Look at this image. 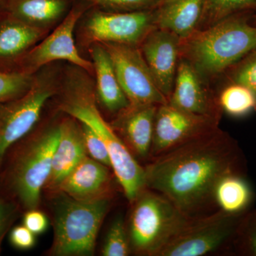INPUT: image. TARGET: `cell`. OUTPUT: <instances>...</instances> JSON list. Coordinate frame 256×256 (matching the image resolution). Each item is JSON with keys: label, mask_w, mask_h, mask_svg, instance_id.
Wrapping results in <instances>:
<instances>
[{"label": "cell", "mask_w": 256, "mask_h": 256, "mask_svg": "<svg viewBox=\"0 0 256 256\" xmlns=\"http://www.w3.org/2000/svg\"><path fill=\"white\" fill-rule=\"evenodd\" d=\"M144 172L146 188L194 218L213 212L218 182L245 176L246 161L238 142L218 127L152 158Z\"/></svg>", "instance_id": "1"}, {"label": "cell", "mask_w": 256, "mask_h": 256, "mask_svg": "<svg viewBox=\"0 0 256 256\" xmlns=\"http://www.w3.org/2000/svg\"><path fill=\"white\" fill-rule=\"evenodd\" d=\"M82 73H72L67 78L58 100V109L80 124H86L104 142L111 168L130 203L146 188L144 166L138 162L97 106L95 86Z\"/></svg>", "instance_id": "2"}, {"label": "cell", "mask_w": 256, "mask_h": 256, "mask_svg": "<svg viewBox=\"0 0 256 256\" xmlns=\"http://www.w3.org/2000/svg\"><path fill=\"white\" fill-rule=\"evenodd\" d=\"M60 136V122L33 130L6 152L0 186L23 212L38 208Z\"/></svg>", "instance_id": "3"}, {"label": "cell", "mask_w": 256, "mask_h": 256, "mask_svg": "<svg viewBox=\"0 0 256 256\" xmlns=\"http://www.w3.org/2000/svg\"><path fill=\"white\" fill-rule=\"evenodd\" d=\"M252 14L237 15L193 32L180 41V58L210 86L256 50V26L250 22Z\"/></svg>", "instance_id": "4"}, {"label": "cell", "mask_w": 256, "mask_h": 256, "mask_svg": "<svg viewBox=\"0 0 256 256\" xmlns=\"http://www.w3.org/2000/svg\"><path fill=\"white\" fill-rule=\"evenodd\" d=\"M54 239L47 252L50 256H92L102 222L112 198L86 202L62 192L48 194Z\"/></svg>", "instance_id": "5"}, {"label": "cell", "mask_w": 256, "mask_h": 256, "mask_svg": "<svg viewBox=\"0 0 256 256\" xmlns=\"http://www.w3.org/2000/svg\"><path fill=\"white\" fill-rule=\"evenodd\" d=\"M131 205L127 228L136 255L158 256L188 218L166 197L148 188Z\"/></svg>", "instance_id": "6"}, {"label": "cell", "mask_w": 256, "mask_h": 256, "mask_svg": "<svg viewBox=\"0 0 256 256\" xmlns=\"http://www.w3.org/2000/svg\"><path fill=\"white\" fill-rule=\"evenodd\" d=\"M246 213L232 214L218 210L188 218L158 256H202L234 244Z\"/></svg>", "instance_id": "7"}, {"label": "cell", "mask_w": 256, "mask_h": 256, "mask_svg": "<svg viewBox=\"0 0 256 256\" xmlns=\"http://www.w3.org/2000/svg\"><path fill=\"white\" fill-rule=\"evenodd\" d=\"M58 90L53 77L35 74L24 95L0 102V170L6 152L34 129L45 104Z\"/></svg>", "instance_id": "8"}, {"label": "cell", "mask_w": 256, "mask_h": 256, "mask_svg": "<svg viewBox=\"0 0 256 256\" xmlns=\"http://www.w3.org/2000/svg\"><path fill=\"white\" fill-rule=\"evenodd\" d=\"M92 6V4L86 2L74 1L72 8L60 24L18 60L14 72L34 75L47 64L56 60H66L88 74H94L92 62L80 55L74 38L76 24Z\"/></svg>", "instance_id": "9"}, {"label": "cell", "mask_w": 256, "mask_h": 256, "mask_svg": "<svg viewBox=\"0 0 256 256\" xmlns=\"http://www.w3.org/2000/svg\"><path fill=\"white\" fill-rule=\"evenodd\" d=\"M80 38L88 47L96 43L139 46L156 28L154 9L143 11H106L92 6L82 18Z\"/></svg>", "instance_id": "10"}, {"label": "cell", "mask_w": 256, "mask_h": 256, "mask_svg": "<svg viewBox=\"0 0 256 256\" xmlns=\"http://www.w3.org/2000/svg\"><path fill=\"white\" fill-rule=\"evenodd\" d=\"M101 44L110 56L130 105L160 106L168 104V98L156 86L139 46L116 43Z\"/></svg>", "instance_id": "11"}, {"label": "cell", "mask_w": 256, "mask_h": 256, "mask_svg": "<svg viewBox=\"0 0 256 256\" xmlns=\"http://www.w3.org/2000/svg\"><path fill=\"white\" fill-rule=\"evenodd\" d=\"M220 122L186 112L169 102L158 106L150 159L213 130L218 127Z\"/></svg>", "instance_id": "12"}, {"label": "cell", "mask_w": 256, "mask_h": 256, "mask_svg": "<svg viewBox=\"0 0 256 256\" xmlns=\"http://www.w3.org/2000/svg\"><path fill=\"white\" fill-rule=\"evenodd\" d=\"M168 102L186 112L218 121L223 112L210 86L182 58L178 60L174 88Z\"/></svg>", "instance_id": "13"}, {"label": "cell", "mask_w": 256, "mask_h": 256, "mask_svg": "<svg viewBox=\"0 0 256 256\" xmlns=\"http://www.w3.org/2000/svg\"><path fill=\"white\" fill-rule=\"evenodd\" d=\"M180 41L181 38L174 34L156 28L139 46L156 86L168 100L178 72Z\"/></svg>", "instance_id": "14"}, {"label": "cell", "mask_w": 256, "mask_h": 256, "mask_svg": "<svg viewBox=\"0 0 256 256\" xmlns=\"http://www.w3.org/2000/svg\"><path fill=\"white\" fill-rule=\"evenodd\" d=\"M159 106L130 105L110 122L136 159L150 158L154 119Z\"/></svg>", "instance_id": "15"}, {"label": "cell", "mask_w": 256, "mask_h": 256, "mask_svg": "<svg viewBox=\"0 0 256 256\" xmlns=\"http://www.w3.org/2000/svg\"><path fill=\"white\" fill-rule=\"evenodd\" d=\"M110 168L89 156L84 160L60 184L58 191L80 201L92 202L114 197Z\"/></svg>", "instance_id": "16"}, {"label": "cell", "mask_w": 256, "mask_h": 256, "mask_svg": "<svg viewBox=\"0 0 256 256\" xmlns=\"http://www.w3.org/2000/svg\"><path fill=\"white\" fill-rule=\"evenodd\" d=\"M60 140L54 153L50 176L44 190L47 194L58 191L64 178L88 156L80 122L67 114L60 121Z\"/></svg>", "instance_id": "17"}, {"label": "cell", "mask_w": 256, "mask_h": 256, "mask_svg": "<svg viewBox=\"0 0 256 256\" xmlns=\"http://www.w3.org/2000/svg\"><path fill=\"white\" fill-rule=\"evenodd\" d=\"M0 10V70L14 72L16 62L46 34Z\"/></svg>", "instance_id": "18"}, {"label": "cell", "mask_w": 256, "mask_h": 256, "mask_svg": "<svg viewBox=\"0 0 256 256\" xmlns=\"http://www.w3.org/2000/svg\"><path fill=\"white\" fill-rule=\"evenodd\" d=\"M89 52L96 74L97 100L106 110L117 114L128 108L130 102L121 88L110 56L99 43L90 45Z\"/></svg>", "instance_id": "19"}, {"label": "cell", "mask_w": 256, "mask_h": 256, "mask_svg": "<svg viewBox=\"0 0 256 256\" xmlns=\"http://www.w3.org/2000/svg\"><path fill=\"white\" fill-rule=\"evenodd\" d=\"M205 0H160L154 9L156 28L174 34L181 40L196 31Z\"/></svg>", "instance_id": "20"}, {"label": "cell", "mask_w": 256, "mask_h": 256, "mask_svg": "<svg viewBox=\"0 0 256 256\" xmlns=\"http://www.w3.org/2000/svg\"><path fill=\"white\" fill-rule=\"evenodd\" d=\"M73 0H6L2 10L24 22L48 31L63 20Z\"/></svg>", "instance_id": "21"}, {"label": "cell", "mask_w": 256, "mask_h": 256, "mask_svg": "<svg viewBox=\"0 0 256 256\" xmlns=\"http://www.w3.org/2000/svg\"><path fill=\"white\" fill-rule=\"evenodd\" d=\"M252 192L245 176L230 174L224 176L215 188L216 204L218 210L232 214L246 213L252 204Z\"/></svg>", "instance_id": "22"}, {"label": "cell", "mask_w": 256, "mask_h": 256, "mask_svg": "<svg viewBox=\"0 0 256 256\" xmlns=\"http://www.w3.org/2000/svg\"><path fill=\"white\" fill-rule=\"evenodd\" d=\"M255 13L256 0H205L201 22L197 30L210 28L237 15Z\"/></svg>", "instance_id": "23"}, {"label": "cell", "mask_w": 256, "mask_h": 256, "mask_svg": "<svg viewBox=\"0 0 256 256\" xmlns=\"http://www.w3.org/2000/svg\"><path fill=\"white\" fill-rule=\"evenodd\" d=\"M223 112L234 117H242L256 108V100L252 92L246 87L235 82L222 89L217 95Z\"/></svg>", "instance_id": "24"}, {"label": "cell", "mask_w": 256, "mask_h": 256, "mask_svg": "<svg viewBox=\"0 0 256 256\" xmlns=\"http://www.w3.org/2000/svg\"><path fill=\"white\" fill-rule=\"evenodd\" d=\"M132 252L128 228L122 216L112 220L104 244L101 248V255L104 256H127Z\"/></svg>", "instance_id": "25"}, {"label": "cell", "mask_w": 256, "mask_h": 256, "mask_svg": "<svg viewBox=\"0 0 256 256\" xmlns=\"http://www.w3.org/2000/svg\"><path fill=\"white\" fill-rule=\"evenodd\" d=\"M34 75L0 70V102L14 100L24 95L31 88Z\"/></svg>", "instance_id": "26"}, {"label": "cell", "mask_w": 256, "mask_h": 256, "mask_svg": "<svg viewBox=\"0 0 256 256\" xmlns=\"http://www.w3.org/2000/svg\"><path fill=\"white\" fill-rule=\"evenodd\" d=\"M233 245L240 255L256 256V210L244 214Z\"/></svg>", "instance_id": "27"}, {"label": "cell", "mask_w": 256, "mask_h": 256, "mask_svg": "<svg viewBox=\"0 0 256 256\" xmlns=\"http://www.w3.org/2000/svg\"><path fill=\"white\" fill-rule=\"evenodd\" d=\"M225 74L228 76L230 82L240 84L248 88L256 100V48L227 70Z\"/></svg>", "instance_id": "28"}, {"label": "cell", "mask_w": 256, "mask_h": 256, "mask_svg": "<svg viewBox=\"0 0 256 256\" xmlns=\"http://www.w3.org/2000/svg\"><path fill=\"white\" fill-rule=\"evenodd\" d=\"M23 214L18 204L8 196L0 186V254L5 236Z\"/></svg>", "instance_id": "29"}, {"label": "cell", "mask_w": 256, "mask_h": 256, "mask_svg": "<svg viewBox=\"0 0 256 256\" xmlns=\"http://www.w3.org/2000/svg\"><path fill=\"white\" fill-rule=\"evenodd\" d=\"M86 2L99 9L111 12L143 11L153 10L160 0H73Z\"/></svg>", "instance_id": "30"}, {"label": "cell", "mask_w": 256, "mask_h": 256, "mask_svg": "<svg viewBox=\"0 0 256 256\" xmlns=\"http://www.w3.org/2000/svg\"><path fill=\"white\" fill-rule=\"evenodd\" d=\"M80 126L88 156L111 168L110 156L104 142L86 124H80Z\"/></svg>", "instance_id": "31"}, {"label": "cell", "mask_w": 256, "mask_h": 256, "mask_svg": "<svg viewBox=\"0 0 256 256\" xmlns=\"http://www.w3.org/2000/svg\"><path fill=\"white\" fill-rule=\"evenodd\" d=\"M10 242L18 250H28L36 244V235L24 225L16 226L10 230Z\"/></svg>", "instance_id": "32"}, {"label": "cell", "mask_w": 256, "mask_h": 256, "mask_svg": "<svg viewBox=\"0 0 256 256\" xmlns=\"http://www.w3.org/2000/svg\"><path fill=\"white\" fill-rule=\"evenodd\" d=\"M23 225L35 235L42 234L48 228V220L46 215L38 208H33L24 212Z\"/></svg>", "instance_id": "33"}, {"label": "cell", "mask_w": 256, "mask_h": 256, "mask_svg": "<svg viewBox=\"0 0 256 256\" xmlns=\"http://www.w3.org/2000/svg\"><path fill=\"white\" fill-rule=\"evenodd\" d=\"M250 22H252V24L256 25V13H255V14L250 15Z\"/></svg>", "instance_id": "34"}, {"label": "cell", "mask_w": 256, "mask_h": 256, "mask_svg": "<svg viewBox=\"0 0 256 256\" xmlns=\"http://www.w3.org/2000/svg\"><path fill=\"white\" fill-rule=\"evenodd\" d=\"M5 1H6V0H0V10H2L3 6H4Z\"/></svg>", "instance_id": "35"}]
</instances>
